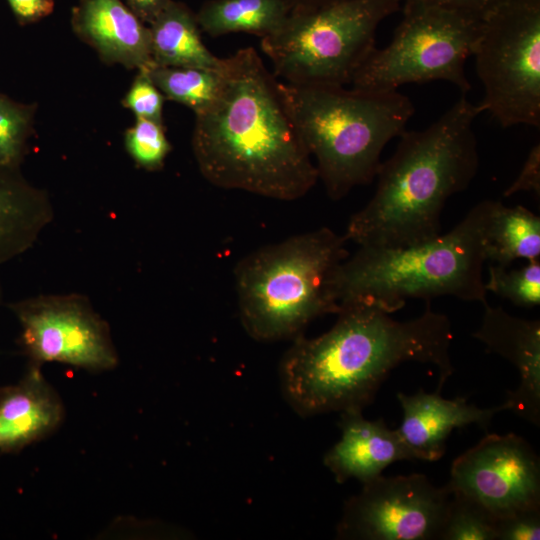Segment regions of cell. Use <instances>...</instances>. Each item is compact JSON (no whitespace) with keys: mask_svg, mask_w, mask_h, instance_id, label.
<instances>
[{"mask_svg":"<svg viewBox=\"0 0 540 540\" xmlns=\"http://www.w3.org/2000/svg\"><path fill=\"white\" fill-rule=\"evenodd\" d=\"M291 11L285 0H209L196 14L211 37L245 32L261 38L278 29Z\"/></svg>","mask_w":540,"mask_h":540,"instance_id":"20","label":"cell"},{"mask_svg":"<svg viewBox=\"0 0 540 540\" xmlns=\"http://www.w3.org/2000/svg\"><path fill=\"white\" fill-rule=\"evenodd\" d=\"M402 0H341L293 9L261 40L274 75L295 85L345 86L375 48L379 24Z\"/></svg>","mask_w":540,"mask_h":540,"instance_id":"7","label":"cell"},{"mask_svg":"<svg viewBox=\"0 0 540 540\" xmlns=\"http://www.w3.org/2000/svg\"><path fill=\"white\" fill-rule=\"evenodd\" d=\"M286 108L328 196L344 198L369 184L381 165L386 144L399 137L414 113L398 92L346 89L332 85L280 82Z\"/></svg>","mask_w":540,"mask_h":540,"instance_id":"5","label":"cell"},{"mask_svg":"<svg viewBox=\"0 0 540 540\" xmlns=\"http://www.w3.org/2000/svg\"><path fill=\"white\" fill-rule=\"evenodd\" d=\"M341 0H295L292 9L314 8Z\"/></svg>","mask_w":540,"mask_h":540,"instance_id":"33","label":"cell"},{"mask_svg":"<svg viewBox=\"0 0 540 540\" xmlns=\"http://www.w3.org/2000/svg\"><path fill=\"white\" fill-rule=\"evenodd\" d=\"M71 26L106 64L137 70L154 65L149 26L123 0H78Z\"/></svg>","mask_w":540,"mask_h":540,"instance_id":"14","label":"cell"},{"mask_svg":"<svg viewBox=\"0 0 540 540\" xmlns=\"http://www.w3.org/2000/svg\"><path fill=\"white\" fill-rule=\"evenodd\" d=\"M191 145L200 173L219 188L293 201L318 180L280 82L252 47L223 58L219 94L195 114Z\"/></svg>","mask_w":540,"mask_h":540,"instance_id":"2","label":"cell"},{"mask_svg":"<svg viewBox=\"0 0 540 540\" xmlns=\"http://www.w3.org/2000/svg\"><path fill=\"white\" fill-rule=\"evenodd\" d=\"M426 302L425 311L407 321L371 305H346L327 332L294 338L278 367L287 404L301 417L363 410L390 372L409 361L436 366L440 392L454 372L453 333L449 318Z\"/></svg>","mask_w":540,"mask_h":540,"instance_id":"1","label":"cell"},{"mask_svg":"<svg viewBox=\"0 0 540 540\" xmlns=\"http://www.w3.org/2000/svg\"><path fill=\"white\" fill-rule=\"evenodd\" d=\"M480 103L503 128L540 126V0H504L481 21L473 53Z\"/></svg>","mask_w":540,"mask_h":540,"instance_id":"9","label":"cell"},{"mask_svg":"<svg viewBox=\"0 0 540 540\" xmlns=\"http://www.w3.org/2000/svg\"><path fill=\"white\" fill-rule=\"evenodd\" d=\"M496 518L474 500L452 492L440 540H496Z\"/></svg>","mask_w":540,"mask_h":540,"instance_id":"24","label":"cell"},{"mask_svg":"<svg viewBox=\"0 0 540 540\" xmlns=\"http://www.w3.org/2000/svg\"><path fill=\"white\" fill-rule=\"evenodd\" d=\"M481 325L472 336L488 351L511 362L519 371V386L508 392V410L520 418L540 424V321L507 313L501 307L484 304Z\"/></svg>","mask_w":540,"mask_h":540,"instance_id":"13","label":"cell"},{"mask_svg":"<svg viewBox=\"0 0 540 540\" xmlns=\"http://www.w3.org/2000/svg\"><path fill=\"white\" fill-rule=\"evenodd\" d=\"M347 240L322 227L261 247L235 268L240 322L262 342L294 339L314 319L337 313L331 281Z\"/></svg>","mask_w":540,"mask_h":540,"instance_id":"6","label":"cell"},{"mask_svg":"<svg viewBox=\"0 0 540 540\" xmlns=\"http://www.w3.org/2000/svg\"><path fill=\"white\" fill-rule=\"evenodd\" d=\"M339 413L341 437L323 458L336 482L356 479L364 484L394 462L415 460L398 430L389 429L383 419L368 420L358 408Z\"/></svg>","mask_w":540,"mask_h":540,"instance_id":"15","label":"cell"},{"mask_svg":"<svg viewBox=\"0 0 540 540\" xmlns=\"http://www.w3.org/2000/svg\"><path fill=\"white\" fill-rule=\"evenodd\" d=\"M64 404L41 366L28 364L15 383L0 385V453H18L62 425Z\"/></svg>","mask_w":540,"mask_h":540,"instance_id":"17","label":"cell"},{"mask_svg":"<svg viewBox=\"0 0 540 540\" xmlns=\"http://www.w3.org/2000/svg\"><path fill=\"white\" fill-rule=\"evenodd\" d=\"M35 105L14 101L0 93V167L20 168L26 155Z\"/></svg>","mask_w":540,"mask_h":540,"instance_id":"23","label":"cell"},{"mask_svg":"<svg viewBox=\"0 0 540 540\" xmlns=\"http://www.w3.org/2000/svg\"><path fill=\"white\" fill-rule=\"evenodd\" d=\"M147 71L165 99L183 104L195 114L214 102L222 85V64L219 69L153 65Z\"/></svg>","mask_w":540,"mask_h":540,"instance_id":"22","label":"cell"},{"mask_svg":"<svg viewBox=\"0 0 540 540\" xmlns=\"http://www.w3.org/2000/svg\"><path fill=\"white\" fill-rule=\"evenodd\" d=\"M403 418L397 429L415 460L437 461L445 453L446 440L455 428L477 424L487 429L493 416L508 410L506 402L482 409L467 403L466 398L445 399L439 392L422 390L413 395L397 393Z\"/></svg>","mask_w":540,"mask_h":540,"instance_id":"16","label":"cell"},{"mask_svg":"<svg viewBox=\"0 0 540 540\" xmlns=\"http://www.w3.org/2000/svg\"><path fill=\"white\" fill-rule=\"evenodd\" d=\"M124 144L134 163L147 171L162 169L172 149L163 123L141 118L126 130Z\"/></svg>","mask_w":540,"mask_h":540,"instance_id":"26","label":"cell"},{"mask_svg":"<svg viewBox=\"0 0 540 540\" xmlns=\"http://www.w3.org/2000/svg\"><path fill=\"white\" fill-rule=\"evenodd\" d=\"M486 262L509 267L517 259L540 258V217L527 208L496 201L486 237Z\"/></svg>","mask_w":540,"mask_h":540,"instance_id":"21","label":"cell"},{"mask_svg":"<svg viewBox=\"0 0 540 540\" xmlns=\"http://www.w3.org/2000/svg\"><path fill=\"white\" fill-rule=\"evenodd\" d=\"M498 518L540 508V460L522 437L487 434L457 457L446 485Z\"/></svg>","mask_w":540,"mask_h":540,"instance_id":"12","label":"cell"},{"mask_svg":"<svg viewBox=\"0 0 540 540\" xmlns=\"http://www.w3.org/2000/svg\"><path fill=\"white\" fill-rule=\"evenodd\" d=\"M533 192L540 195V144H535L524 164L523 167L514 180V182L505 190L503 195L505 197L512 196L518 192Z\"/></svg>","mask_w":540,"mask_h":540,"instance_id":"29","label":"cell"},{"mask_svg":"<svg viewBox=\"0 0 540 540\" xmlns=\"http://www.w3.org/2000/svg\"><path fill=\"white\" fill-rule=\"evenodd\" d=\"M53 215L48 194L20 168L0 167V264L29 250Z\"/></svg>","mask_w":540,"mask_h":540,"instance_id":"18","label":"cell"},{"mask_svg":"<svg viewBox=\"0 0 540 540\" xmlns=\"http://www.w3.org/2000/svg\"><path fill=\"white\" fill-rule=\"evenodd\" d=\"M481 19L419 2H404L391 42L376 47L356 70L352 88L393 91L400 86L446 81L465 95L471 88L465 62L473 53Z\"/></svg>","mask_w":540,"mask_h":540,"instance_id":"8","label":"cell"},{"mask_svg":"<svg viewBox=\"0 0 540 540\" xmlns=\"http://www.w3.org/2000/svg\"><path fill=\"white\" fill-rule=\"evenodd\" d=\"M485 289L516 306L531 308L540 304V260L529 261L518 269L490 264Z\"/></svg>","mask_w":540,"mask_h":540,"instance_id":"25","label":"cell"},{"mask_svg":"<svg viewBox=\"0 0 540 540\" xmlns=\"http://www.w3.org/2000/svg\"><path fill=\"white\" fill-rule=\"evenodd\" d=\"M2 300V288H1V285H0V302Z\"/></svg>","mask_w":540,"mask_h":540,"instance_id":"34","label":"cell"},{"mask_svg":"<svg viewBox=\"0 0 540 540\" xmlns=\"http://www.w3.org/2000/svg\"><path fill=\"white\" fill-rule=\"evenodd\" d=\"M495 202H479L448 233L422 244L359 247L332 277L331 291L338 308L363 303L392 314L408 299L430 301L438 296L488 303L483 267Z\"/></svg>","mask_w":540,"mask_h":540,"instance_id":"4","label":"cell"},{"mask_svg":"<svg viewBox=\"0 0 540 540\" xmlns=\"http://www.w3.org/2000/svg\"><path fill=\"white\" fill-rule=\"evenodd\" d=\"M496 540H538L540 538V508L527 509L498 518Z\"/></svg>","mask_w":540,"mask_h":540,"instance_id":"28","label":"cell"},{"mask_svg":"<svg viewBox=\"0 0 540 540\" xmlns=\"http://www.w3.org/2000/svg\"><path fill=\"white\" fill-rule=\"evenodd\" d=\"M480 104L463 95L422 130H405L377 172L370 201L348 222L344 237L359 247L402 248L441 235L447 200L464 191L479 168L473 130Z\"/></svg>","mask_w":540,"mask_h":540,"instance_id":"3","label":"cell"},{"mask_svg":"<svg viewBox=\"0 0 540 540\" xmlns=\"http://www.w3.org/2000/svg\"><path fill=\"white\" fill-rule=\"evenodd\" d=\"M154 65L219 69L218 58L204 45L196 14L184 3L170 0L149 24Z\"/></svg>","mask_w":540,"mask_h":540,"instance_id":"19","label":"cell"},{"mask_svg":"<svg viewBox=\"0 0 540 540\" xmlns=\"http://www.w3.org/2000/svg\"><path fill=\"white\" fill-rule=\"evenodd\" d=\"M9 309L19 323L28 364L56 362L94 373L117 367L110 327L86 296L37 295L10 303Z\"/></svg>","mask_w":540,"mask_h":540,"instance_id":"10","label":"cell"},{"mask_svg":"<svg viewBox=\"0 0 540 540\" xmlns=\"http://www.w3.org/2000/svg\"><path fill=\"white\" fill-rule=\"evenodd\" d=\"M131 11L145 24H150L170 0H123Z\"/></svg>","mask_w":540,"mask_h":540,"instance_id":"32","label":"cell"},{"mask_svg":"<svg viewBox=\"0 0 540 540\" xmlns=\"http://www.w3.org/2000/svg\"><path fill=\"white\" fill-rule=\"evenodd\" d=\"M413 1L483 19L504 0H402Z\"/></svg>","mask_w":540,"mask_h":540,"instance_id":"30","label":"cell"},{"mask_svg":"<svg viewBox=\"0 0 540 540\" xmlns=\"http://www.w3.org/2000/svg\"><path fill=\"white\" fill-rule=\"evenodd\" d=\"M7 2L21 25L35 23L54 10V0H7Z\"/></svg>","mask_w":540,"mask_h":540,"instance_id":"31","label":"cell"},{"mask_svg":"<svg viewBox=\"0 0 540 540\" xmlns=\"http://www.w3.org/2000/svg\"><path fill=\"white\" fill-rule=\"evenodd\" d=\"M164 101V95L150 78L147 69H139L122 99V105L129 109L135 118L163 123Z\"/></svg>","mask_w":540,"mask_h":540,"instance_id":"27","label":"cell"},{"mask_svg":"<svg viewBox=\"0 0 540 540\" xmlns=\"http://www.w3.org/2000/svg\"><path fill=\"white\" fill-rule=\"evenodd\" d=\"M452 492L423 474L384 477L362 484L344 504L336 526L342 540L440 539Z\"/></svg>","mask_w":540,"mask_h":540,"instance_id":"11","label":"cell"}]
</instances>
